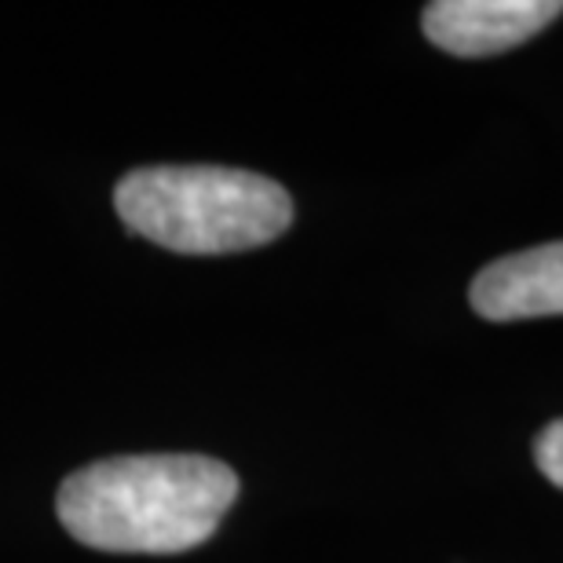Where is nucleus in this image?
I'll return each mask as SVG.
<instances>
[{"instance_id":"obj_5","label":"nucleus","mask_w":563,"mask_h":563,"mask_svg":"<svg viewBox=\"0 0 563 563\" xmlns=\"http://www.w3.org/2000/svg\"><path fill=\"white\" fill-rule=\"evenodd\" d=\"M534 461L542 468V476L563 490V421L545 424L534 439Z\"/></svg>"},{"instance_id":"obj_1","label":"nucleus","mask_w":563,"mask_h":563,"mask_svg":"<svg viewBox=\"0 0 563 563\" xmlns=\"http://www.w3.org/2000/svg\"><path fill=\"white\" fill-rule=\"evenodd\" d=\"M239 498L231 465L201 454L107 457L63 479L55 512L103 553H187L217 534Z\"/></svg>"},{"instance_id":"obj_2","label":"nucleus","mask_w":563,"mask_h":563,"mask_svg":"<svg viewBox=\"0 0 563 563\" xmlns=\"http://www.w3.org/2000/svg\"><path fill=\"white\" fill-rule=\"evenodd\" d=\"M132 234L187 256L245 253L292 223L289 190L261 173L223 165H151L114 187Z\"/></svg>"},{"instance_id":"obj_4","label":"nucleus","mask_w":563,"mask_h":563,"mask_svg":"<svg viewBox=\"0 0 563 563\" xmlns=\"http://www.w3.org/2000/svg\"><path fill=\"white\" fill-rule=\"evenodd\" d=\"M468 300L490 322L563 314V242H545L487 264L472 278Z\"/></svg>"},{"instance_id":"obj_3","label":"nucleus","mask_w":563,"mask_h":563,"mask_svg":"<svg viewBox=\"0 0 563 563\" xmlns=\"http://www.w3.org/2000/svg\"><path fill=\"white\" fill-rule=\"evenodd\" d=\"M560 15V0H435L424 8L421 30L439 52L487 59L531 41Z\"/></svg>"}]
</instances>
